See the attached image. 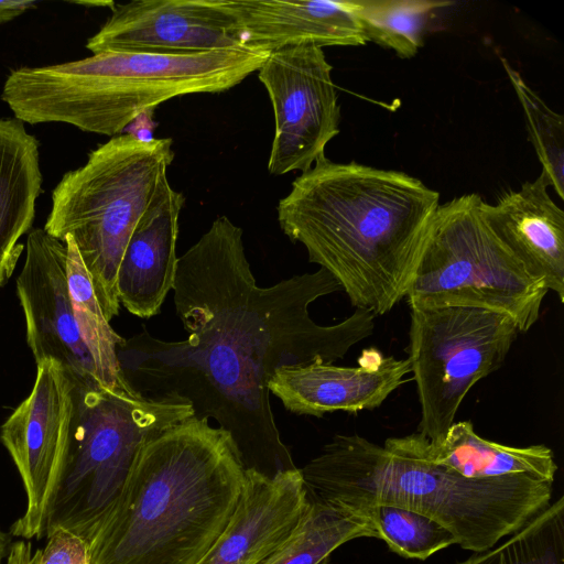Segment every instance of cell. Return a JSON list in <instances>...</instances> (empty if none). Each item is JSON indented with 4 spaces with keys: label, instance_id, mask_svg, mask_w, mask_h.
<instances>
[{
    "label": "cell",
    "instance_id": "7a4b0ae2",
    "mask_svg": "<svg viewBox=\"0 0 564 564\" xmlns=\"http://www.w3.org/2000/svg\"><path fill=\"white\" fill-rule=\"evenodd\" d=\"M440 194L393 170L319 155L276 210L282 231L375 316L404 299Z\"/></svg>",
    "mask_w": 564,
    "mask_h": 564
},
{
    "label": "cell",
    "instance_id": "30bf717a",
    "mask_svg": "<svg viewBox=\"0 0 564 564\" xmlns=\"http://www.w3.org/2000/svg\"><path fill=\"white\" fill-rule=\"evenodd\" d=\"M78 381L54 360L36 365L33 388L0 427V441L19 471L26 497L10 534H46L62 480Z\"/></svg>",
    "mask_w": 564,
    "mask_h": 564
},
{
    "label": "cell",
    "instance_id": "e0dca14e",
    "mask_svg": "<svg viewBox=\"0 0 564 564\" xmlns=\"http://www.w3.org/2000/svg\"><path fill=\"white\" fill-rule=\"evenodd\" d=\"M541 172L533 182L502 195L497 204L482 199L479 213L496 237L549 291L564 302V212L547 193Z\"/></svg>",
    "mask_w": 564,
    "mask_h": 564
},
{
    "label": "cell",
    "instance_id": "ac0fdd59",
    "mask_svg": "<svg viewBox=\"0 0 564 564\" xmlns=\"http://www.w3.org/2000/svg\"><path fill=\"white\" fill-rule=\"evenodd\" d=\"M185 198L167 183L134 228L117 272L119 303L141 318L160 313L173 289L178 218Z\"/></svg>",
    "mask_w": 564,
    "mask_h": 564
},
{
    "label": "cell",
    "instance_id": "4dcf8cb0",
    "mask_svg": "<svg viewBox=\"0 0 564 564\" xmlns=\"http://www.w3.org/2000/svg\"><path fill=\"white\" fill-rule=\"evenodd\" d=\"M11 534L2 531L0 529V564H3L6 556L8 554L9 547L11 545Z\"/></svg>",
    "mask_w": 564,
    "mask_h": 564
},
{
    "label": "cell",
    "instance_id": "f546056e",
    "mask_svg": "<svg viewBox=\"0 0 564 564\" xmlns=\"http://www.w3.org/2000/svg\"><path fill=\"white\" fill-rule=\"evenodd\" d=\"M34 6L35 3L29 0H0V24L18 18Z\"/></svg>",
    "mask_w": 564,
    "mask_h": 564
},
{
    "label": "cell",
    "instance_id": "52a82bcc",
    "mask_svg": "<svg viewBox=\"0 0 564 564\" xmlns=\"http://www.w3.org/2000/svg\"><path fill=\"white\" fill-rule=\"evenodd\" d=\"M194 416L189 404L154 400L128 383H78L62 480L46 532L65 529L87 543L130 474L142 446Z\"/></svg>",
    "mask_w": 564,
    "mask_h": 564
},
{
    "label": "cell",
    "instance_id": "cb8c5ba5",
    "mask_svg": "<svg viewBox=\"0 0 564 564\" xmlns=\"http://www.w3.org/2000/svg\"><path fill=\"white\" fill-rule=\"evenodd\" d=\"M458 564H564V497L549 505L498 546Z\"/></svg>",
    "mask_w": 564,
    "mask_h": 564
},
{
    "label": "cell",
    "instance_id": "5b68a950",
    "mask_svg": "<svg viewBox=\"0 0 564 564\" xmlns=\"http://www.w3.org/2000/svg\"><path fill=\"white\" fill-rule=\"evenodd\" d=\"M269 54L247 45L186 55L99 52L13 69L0 97L23 123L61 122L116 137L141 112L171 98L234 88Z\"/></svg>",
    "mask_w": 564,
    "mask_h": 564
},
{
    "label": "cell",
    "instance_id": "d6986e66",
    "mask_svg": "<svg viewBox=\"0 0 564 564\" xmlns=\"http://www.w3.org/2000/svg\"><path fill=\"white\" fill-rule=\"evenodd\" d=\"M383 447L468 479L530 475L554 481L557 471L554 454L546 445L517 447L491 442L475 432L471 421L454 422L437 441H429L415 432L387 438Z\"/></svg>",
    "mask_w": 564,
    "mask_h": 564
},
{
    "label": "cell",
    "instance_id": "277c9868",
    "mask_svg": "<svg viewBox=\"0 0 564 564\" xmlns=\"http://www.w3.org/2000/svg\"><path fill=\"white\" fill-rule=\"evenodd\" d=\"M300 470L310 497L355 510L391 505L417 511L473 552L495 546L545 509L554 482L530 475L468 479L357 434L335 435Z\"/></svg>",
    "mask_w": 564,
    "mask_h": 564
},
{
    "label": "cell",
    "instance_id": "8fae6325",
    "mask_svg": "<svg viewBox=\"0 0 564 564\" xmlns=\"http://www.w3.org/2000/svg\"><path fill=\"white\" fill-rule=\"evenodd\" d=\"M323 48L299 45L271 52L258 69L274 112L268 171L306 172L339 133L340 107Z\"/></svg>",
    "mask_w": 564,
    "mask_h": 564
},
{
    "label": "cell",
    "instance_id": "3957f363",
    "mask_svg": "<svg viewBox=\"0 0 564 564\" xmlns=\"http://www.w3.org/2000/svg\"><path fill=\"white\" fill-rule=\"evenodd\" d=\"M246 469L229 434L192 416L140 449L88 541V564H196L235 511Z\"/></svg>",
    "mask_w": 564,
    "mask_h": 564
},
{
    "label": "cell",
    "instance_id": "d4e9b609",
    "mask_svg": "<svg viewBox=\"0 0 564 564\" xmlns=\"http://www.w3.org/2000/svg\"><path fill=\"white\" fill-rule=\"evenodd\" d=\"M358 511L369 518L378 539L400 556L425 560L457 544L455 535L446 527L417 511L391 505L368 506Z\"/></svg>",
    "mask_w": 564,
    "mask_h": 564
},
{
    "label": "cell",
    "instance_id": "484cf974",
    "mask_svg": "<svg viewBox=\"0 0 564 564\" xmlns=\"http://www.w3.org/2000/svg\"><path fill=\"white\" fill-rule=\"evenodd\" d=\"M501 64L513 86L527 120L530 140L542 164V173L561 199L564 198V119L553 111L524 82L509 62Z\"/></svg>",
    "mask_w": 564,
    "mask_h": 564
},
{
    "label": "cell",
    "instance_id": "6da1fadb",
    "mask_svg": "<svg viewBox=\"0 0 564 564\" xmlns=\"http://www.w3.org/2000/svg\"><path fill=\"white\" fill-rule=\"evenodd\" d=\"M242 235L219 216L178 258L172 290L184 340L160 339L142 326L118 345L117 359L132 390L214 419L245 469L272 478L296 466L275 423L269 379L281 367L344 358L372 335L376 316L356 308L337 324H317L308 306L341 291L333 275L321 268L259 286Z\"/></svg>",
    "mask_w": 564,
    "mask_h": 564
},
{
    "label": "cell",
    "instance_id": "9c48e42d",
    "mask_svg": "<svg viewBox=\"0 0 564 564\" xmlns=\"http://www.w3.org/2000/svg\"><path fill=\"white\" fill-rule=\"evenodd\" d=\"M518 334L509 316L487 310L410 307L408 359L421 409L417 433L441 440L469 390L502 366Z\"/></svg>",
    "mask_w": 564,
    "mask_h": 564
},
{
    "label": "cell",
    "instance_id": "7c38bea8",
    "mask_svg": "<svg viewBox=\"0 0 564 564\" xmlns=\"http://www.w3.org/2000/svg\"><path fill=\"white\" fill-rule=\"evenodd\" d=\"M17 293L25 319L26 343L36 365L51 359L79 383L102 386L73 314L65 241L44 228L30 231Z\"/></svg>",
    "mask_w": 564,
    "mask_h": 564
},
{
    "label": "cell",
    "instance_id": "4fadbf2b",
    "mask_svg": "<svg viewBox=\"0 0 564 564\" xmlns=\"http://www.w3.org/2000/svg\"><path fill=\"white\" fill-rule=\"evenodd\" d=\"M110 9L107 21L87 40L93 54L186 55L245 45L221 0H134Z\"/></svg>",
    "mask_w": 564,
    "mask_h": 564
},
{
    "label": "cell",
    "instance_id": "ba28073f",
    "mask_svg": "<svg viewBox=\"0 0 564 564\" xmlns=\"http://www.w3.org/2000/svg\"><path fill=\"white\" fill-rule=\"evenodd\" d=\"M480 200L471 193L438 205L404 297L409 307L500 313L527 333L538 322L549 290L489 229Z\"/></svg>",
    "mask_w": 564,
    "mask_h": 564
},
{
    "label": "cell",
    "instance_id": "83f0119b",
    "mask_svg": "<svg viewBox=\"0 0 564 564\" xmlns=\"http://www.w3.org/2000/svg\"><path fill=\"white\" fill-rule=\"evenodd\" d=\"M154 109H149L141 112L131 123L124 129L123 132L140 141H151L154 139L153 130L156 122L153 120Z\"/></svg>",
    "mask_w": 564,
    "mask_h": 564
},
{
    "label": "cell",
    "instance_id": "603a6c76",
    "mask_svg": "<svg viewBox=\"0 0 564 564\" xmlns=\"http://www.w3.org/2000/svg\"><path fill=\"white\" fill-rule=\"evenodd\" d=\"M367 41L413 57L423 46L425 30L434 12L452 6L438 0H355Z\"/></svg>",
    "mask_w": 564,
    "mask_h": 564
},
{
    "label": "cell",
    "instance_id": "f1b7e54d",
    "mask_svg": "<svg viewBox=\"0 0 564 564\" xmlns=\"http://www.w3.org/2000/svg\"><path fill=\"white\" fill-rule=\"evenodd\" d=\"M32 546L24 540L10 545L4 564H32Z\"/></svg>",
    "mask_w": 564,
    "mask_h": 564
},
{
    "label": "cell",
    "instance_id": "9a60e30c",
    "mask_svg": "<svg viewBox=\"0 0 564 564\" xmlns=\"http://www.w3.org/2000/svg\"><path fill=\"white\" fill-rule=\"evenodd\" d=\"M306 503L300 468L272 478L246 470L234 513L196 564H261L296 525Z\"/></svg>",
    "mask_w": 564,
    "mask_h": 564
},
{
    "label": "cell",
    "instance_id": "44dd1931",
    "mask_svg": "<svg viewBox=\"0 0 564 564\" xmlns=\"http://www.w3.org/2000/svg\"><path fill=\"white\" fill-rule=\"evenodd\" d=\"M358 538L378 539L365 513L307 496L296 525L261 564H327L336 549Z\"/></svg>",
    "mask_w": 564,
    "mask_h": 564
},
{
    "label": "cell",
    "instance_id": "8992f818",
    "mask_svg": "<svg viewBox=\"0 0 564 564\" xmlns=\"http://www.w3.org/2000/svg\"><path fill=\"white\" fill-rule=\"evenodd\" d=\"M172 144L170 138L112 137L52 192L44 230L63 241L73 238L108 322L119 314L117 272L124 248L169 183Z\"/></svg>",
    "mask_w": 564,
    "mask_h": 564
},
{
    "label": "cell",
    "instance_id": "4316f807",
    "mask_svg": "<svg viewBox=\"0 0 564 564\" xmlns=\"http://www.w3.org/2000/svg\"><path fill=\"white\" fill-rule=\"evenodd\" d=\"M45 536L46 543L32 555V564H88L84 539L62 528L48 530Z\"/></svg>",
    "mask_w": 564,
    "mask_h": 564
},
{
    "label": "cell",
    "instance_id": "5bb4252c",
    "mask_svg": "<svg viewBox=\"0 0 564 564\" xmlns=\"http://www.w3.org/2000/svg\"><path fill=\"white\" fill-rule=\"evenodd\" d=\"M411 372L410 360L362 351L356 367L311 362L279 368L269 379L270 393L299 415L322 417L337 411L357 413L380 406Z\"/></svg>",
    "mask_w": 564,
    "mask_h": 564
},
{
    "label": "cell",
    "instance_id": "ffe728a7",
    "mask_svg": "<svg viewBox=\"0 0 564 564\" xmlns=\"http://www.w3.org/2000/svg\"><path fill=\"white\" fill-rule=\"evenodd\" d=\"M39 141L15 118H0V286L13 274L42 191Z\"/></svg>",
    "mask_w": 564,
    "mask_h": 564
},
{
    "label": "cell",
    "instance_id": "2e32d148",
    "mask_svg": "<svg viewBox=\"0 0 564 564\" xmlns=\"http://www.w3.org/2000/svg\"><path fill=\"white\" fill-rule=\"evenodd\" d=\"M240 40L263 52L299 45L360 46L368 41L355 0H221Z\"/></svg>",
    "mask_w": 564,
    "mask_h": 564
},
{
    "label": "cell",
    "instance_id": "7402d4cb",
    "mask_svg": "<svg viewBox=\"0 0 564 564\" xmlns=\"http://www.w3.org/2000/svg\"><path fill=\"white\" fill-rule=\"evenodd\" d=\"M64 241L67 247L68 291L79 334L96 364L102 386L120 387L126 381L119 369L117 347L123 337L106 318L73 238L66 236Z\"/></svg>",
    "mask_w": 564,
    "mask_h": 564
}]
</instances>
